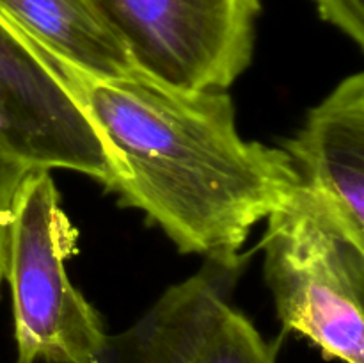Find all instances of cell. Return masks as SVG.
<instances>
[{
  "label": "cell",
  "instance_id": "obj_1",
  "mask_svg": "<svg viewBox=\"0 0 364 363\" xmlns=\"http://www.w3.org/2000/svg\"><path fill=\"white\" fill-rule=\"evenodd\" d=\"M7 25L96 128L117 173L109 191L121 205L142 210L181 253L240 263L251 228L299 184L288 153L244 141L226 91L178 89L137 68L89 75Z\"/></svg>",
  "mask_w": 364,
  "mask_h": 363
},
{
  "label": "cell",
  "instance_id": "obj_2",
  "mask_svg": "<svg viewBox=\"0 0 364 363\" xmlns=\"http://www.w3.org/2000/svg\"><path fill=\"white\" fill-rule=\"evenodd\" d=\"M258 248L284 333L308 338L326 359L364 363V237L297 184L267 216Z\"/></svg>",
  "mask_w": 364,
  "mask_h": 363
},
{
  "label": "cell",
  "instance_id": "obj_3",
  "mask_svg": "<svg viewBox=\"0 0 364 363\" xmlns=\"http://www.w3.org/2000/svg\"><path fill=\"white\" fill-rule=\"evenodd\" d=\"M77 230L48 169H32L14 196L4 280L13 294L16 363H98L109 335L71 285Z\"/></svg>",
  "mask_w": 364,
  "mask_h": 363
},
{
  "label": "cell",
  "instance_id": "obj_4",
  "mask_svg": "<svg viewBox=\"0 0 364 363\" xmlns=\"http://www.w3.org/2000/svg\"><path fill=\"white\" fill-rule=\"evenodd\" d=\"M137 70L187 91H226L251 64L262 0H87Z\"/></svg>",
  "mask_w": 364,
  "mask_h": 363
},
{
  "label": "cell",
  "instance_id": "obj_5",
  "mask_svg": "<svg viewBox=\"0 0 364 363\" xmlns=\"http://www.w3.org/2000/svg\"><path fill=\"white\" fill-rule=\"evenodd\" d=\"M0 144L31 169H70L112 187V157L71 93L0 18Z\"/></svg>",
  "mask_w": 364,
  "mask_h": 363
},
{
  "label": "cell",
  "instance_id": "obj_6",
  "mask_svg": "<svg viewBox=\"0 0 364 363\" xmlns=\"http://www.w3.org/2000/svg\"><path fill=\"white\" fill-rule=\"evenodd\" d=\"M240 263H219L173 285L130 327L155 363H277L255 324L235 310L230 292Z\"/></svg>",
  "mask_w": 364,
  "mask_h": 363
},
{
  "label": "cell",
  "instance_id": "obj_7",
  "mask_svg": "<svg viewBox=\"0 0 364 363\" xmlns=\"http://www.w3.org/2000/svg\"><path fill=\"white\" fill-rule=\"evenodd\" d=\"M299 184L318 194L364 237V75H350L313 107L284 142Z\"/></svg>",
  "mask_w": 364,
  "mask_h": 363
},
{
  "label": "cell",
  "instance_id": "obj_8",
  "mask_svg": "<svg viewBox=\"0 0 364 363\" xmlns=\"http://www.w3.org/2000/svg\"><path fill=\"white\" fill-rule=\"evenodd\" d=\"M0 18L89 75L119 77L135 68L87 0H0Z\"/></svg>",
  "mask_w": 364,
  "mask_h": 363
},
{
  "label": "cell",
  "instance_id": "obj_9",
  "mask_svg": "<svg viewBox=\"0 0 364 363\" xmlns=\"http://www.w3.org/2000/svg\"><path fill=\"white\" fill-rule=\"evenodd\" d=\"M31 167L11 155L2 144H0V285L4 281V263H6V244L7 230H9L11 212H13L14 196L20 189L21 182L25 180Z\"/></svg>",
  "mask_w": 364,
  "mask_h": 363
},
{
  "label": "cell",
  "instance_id": "obj_10",
  "mask_svg": "<svg viewBox=\"0 0 364 363\" xmlns=\"http://www.w3.org/2000/svg\"><path fill=\"white\" fill-rule=\"evenodd\" d=\"M327 23L340 28L352 41L364 46V0H313Z\"/></svg>",
  "mask_w": 364,
  "mask_h": 363
},
{
  "label": "cell",
  "instance_id": "obj_11",
  "mask_svg": "<svg viewBox=\"0 0 364 363\" xmlns=\"http://www.w3.org/2000/svg\"><path fill=\"white\" fill-rule=\"evenodd\" d=\"M98 363H155L130 327L119 335H109Z\"/></svg>",
  "mask_w": 364,
  "mask_h": 363
}]
</instances>
